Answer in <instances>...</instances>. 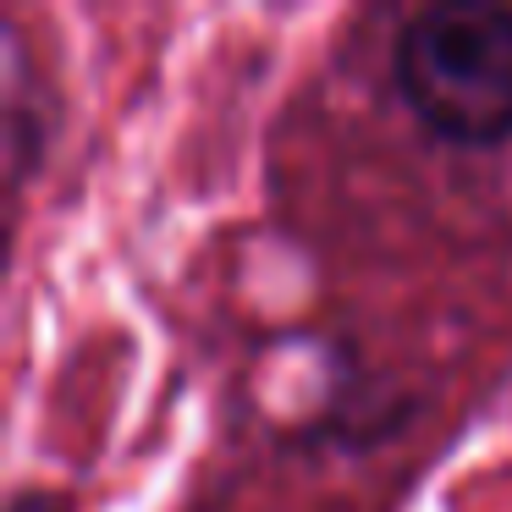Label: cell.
Segmentation results:
<instances>
[{"label":"cell","instance_id":"2","mask_svg":"<svg viewBox=\"0 0 512 512\" xmlns=\"http://www.w3.org/2000/svg\"><path fill=\"white\" fill-rule=\"evenodd\" d=\"M6 512H72L61 496H50V490H17L12 501H6Z\"/></svg>","mask_w":512,"mask_h":512},{"label":"cell","instance_id":"1","mask_svg":"<svg viewBox=\"0 0 512 512\" xmlns=\"http://www.w3.org/2000/svg\"><path fill=\"white\" fill-rule=\"evenodd\" d=\"M391 83L430 138L496 149L512 138V12L485 0H441L402 23Z\"/></svg>","mask_w":512,"mask_h":512}]
</instances>
